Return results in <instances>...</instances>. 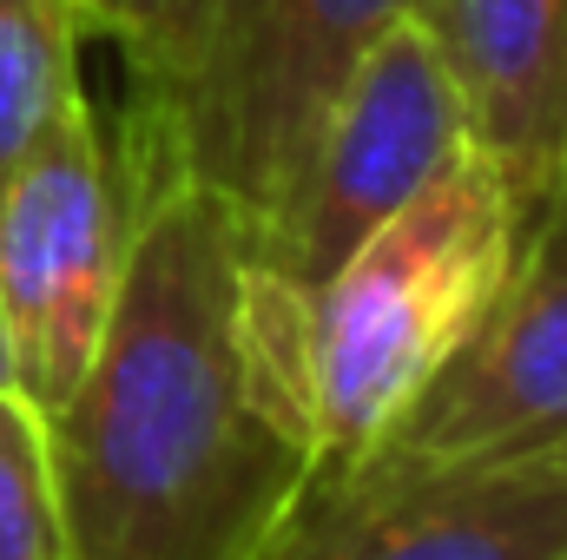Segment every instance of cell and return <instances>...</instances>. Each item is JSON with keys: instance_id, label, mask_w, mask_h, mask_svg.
Segmentation results:
<instances>
[{"instance_id": "obj_1", "label": "cell", "mask_w": 567, "mask_h": 560, "mask_svg": "<svg viewBox=\"0 0 567 560\" xmlns=\"http://www.w3.org/2000/svg\"><path fill=\"white\" fill-rule=\"evenodd\" d=\"M126 191L106 330L40 416L60 560H258L317 468L297 283L245 251L212 191L133 172Z\"/></svg>"}, {"instance_id": "obj_2", "label": "cell", "mask_w": 567, "mask_h": 560, "mask_svg": "<svg viewBox=\"0 0 567 560\" xmlns=\"http://www.w3.org/2000/svg\"><path fill=\"white\" fill-rule=\"evenodd\" d=\"M528 198L475 145L390 211L330 278L297 290V363L317 468L370 455L515 265Z\"/></svg>"}, {"instance_id": "obj_3", "label": "cell", "mask_w": 567, "mask_h": 560, "mask_svg": "<svg viewBox=\"0 0 567 560\" xmlns=\"http://www.w3.org/2000/svg\"><path fill=\"white\" fill-rule=\"evenodd\" d=\"M416 0H205L185 66L106 120L133 178L212 191L245 245L284 205L350 66Z\"/></svg>"}, {"instance_id": "obj_4", "label": "cell", "mask_w": 567, "mask_h": 560, "mask_svg": "<svg viewBox=\"0 0 567 560\" xmlns=\"http://www.w3.org/2000/svg\"><path fill=\"white\" fill-rule=\"evenodd\" d=\"M133 245V191L106 113L80 86L0 178V330L13 390L47 416L106 330Z\"/></svg>"}, {"instance_id": "obj_5", "label": "cell", "mask_w": 567, "mask_h": 560, "mask_svg": "<svg viewBox=\"0 0 567 560\" xmlns=\"http://www.w3.org/2000/svg\"><path fill=\"white\" fill-rule=\"evenodd\" d=\"M468 152L462 93L416 13H403L343 80L284 205L245 245L271 278L310 290L330 278L390 211Z\"/></svg>"}, {"instance_id": "obj_6", "label": "cell", "mask_w": 567, "mask_h": 560, "mask_svg": "<svg viewBox=\"0 0 567 560\" xmlns=\"http://www.w3.org/2000/svg\"><path fill=\"white\" fill-rule=\"evenodd\" d=\"M258 560H567V455L310 468Z\"/></svg>"}, {"instance_id": "obj_7", "label": "cell", "mask_w": 567, "mask_h": 560, "mask_svg": "<svg viewBox=\"0 0 567 560\" xmlns=\"http://www.w3.org/2000/svg\"><path fill=\"white\" fill-rule=\"evenodd\" d=\"M370 455L383 462L567 455V191L528 211L495 303Z\"/></svg>"}, {"instance_id": "obj_8", "label": "cell", "mask_w": 567, "mask_h": 560, "mask_svg": "<svg viewBox=\"0 0 567 560\" xmlns=\"http://www.w3.org/2000/svg\"><path fill=\"white\" fill-rule=\"evenodd\" d=\"M455 93L468 145L528 198L567 191V0H416Z\"/></svg>"}, {"instance_id": "obj_9", "label": "cell", "mask_w": 567, "mask_h": 560, "mask_svg": "<svg viewBox=\"0 0 567 560\" xmlns=\"http://www.w3.org/2000/svg\"><path fill=\"white\" fill-rule=\"evenodd\" d=\"M86 27L73 0H0V178L33 145V133L86 86Z\"/></svg>"}, {"instance_id": "obj_10", "label": "cell", "mask_w": 567, "mask_h": 560, "mask_svg": "<svg viewBox=\"0 0 567 560\" xmlns=\"http://www.w3.org/2000/svg\"><path fill=\"white\" fill-rule=\"evenodd\" d=\"M0 560H60L47 422L20 390H0Z\"/></svg>"}, {"instance_id": "obj_11", "label": "cell", "mask_w": 567, "mask_h": 560, "mask_svg": "<svg viewBox=\"0 0 567 560\" xmlns=\"http://www.w3.org/2000/svg\"><path fill=\"white\" fill-rule=\"evenodd\" d=\"M86 40H106L133 80V93H158L192 40H198V20H205V0H73Z\"/></svg>"}, {"instance_id": "obj_12", "label": "cell", "mask_w": 567, "mask_h": 560, "mask_svg": "<svg viewBox=\"0 0 567 560\" xmlns=\"http://www.w3.org/2000/svg\"><path fill=\"white\" fill-rule=\"evenodd\" d=\"M0 390H13V356H7V330H0Z\"/></svg>"}]
</instances>
